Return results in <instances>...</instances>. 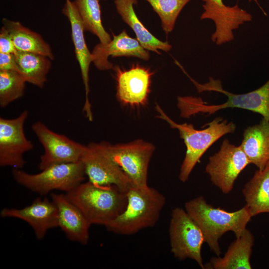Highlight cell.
I'll use <instances>...</instances> for the list:
<instances>
[{"mask_svg":"<svg viewBox=\"0 0 269 269\" xmlns=\"http://www.w3.org/2000/svg\"><path fill=\"white\" fill-rule=\"evenodd\" d=\"M62 12L67 17L70 23L75 55L80 68L85 87L86 97L83 112L86 118L92 121L93 114L88 97L90 92L89 71L90 65L92 62L91 52L89 51L85 40V29L75 1L66 0Z\"/></svg>","mask_w":269,"mask_h":269,"instance_id":"cell-16","label":"cell"},{"mask_svg":"<svg viewBox=\"0 0 269 269\" xmlns=\"http://www.w3.org/2000/svg\"><path fill=\"white\" fill-rule=\"evenodd\" d=\"M81 161L89 181L102 185H115L127 192L135 185L109 154L105 142L90 143L86 145Z\"/></svg>","mask_w":269,"mask_h":269,"instance_id":"cell-8","label":"cell"},{"mask_svg":"<svg viewBox=\"0 0 269 269\" xmlns=\"http://www.w3.org/2000/svg\"><path fill=\"white\" fill-rule=\"evenodd\" d=\"M117 81V97L123 104L131 107L145 105L150 92L151 77L149 68L134 64L128 69L114 66Z\"/></svg>","mask_w":269,"mask_h":269,"instance_id":"cell-14","label":"cell"},{"mask_svg":"<svg viewBox=\"0 0 269 269\" xmlns=\"http://www.w3.org/2000/svg\"><path fill=\"white\" fill-rule=\"evenodd\" d=\"M28 112L23 111L13 119L0 118V166L22 168L25 163L23 154L33 145L24 134V124Z\"/></svg>","mask_w":269,"mask_h":269,"instance_id":"cell-12","label":"cell"},{"mask_svg":"<svg viewBox=\"0 0 269 269\" xmlns=\"http://www.w3.org/2000/svg\"><path fill=\"white\" fill-rule=\"evenodd\" d=\"M12 174L17 183L40 196L57 190L67 193L83 182L86 176L81 161L52 164L36 174L13 168Z\"/></svg>","mask_w":269,"mask_h":269,"instance_id":"cell-6","label":"cell"},{"mask_svg":"<svg viewBox=\"0 0 269 269\" xmlns=\"http://www.w3.org/2000/svg\"><path fill=\"white\" fill-rule=\"evenodd\" d=\"M2 26L10 34L17 51L37 53L54 59L50 45L38 33L23 26L20 22L4 18Z\"/></svg>","mask_w":269,"mask_h":269,"instance_id":"cell-23","label":"cell"},{"mask_svg":"<svg viewBox=\"0 0 269 269\" xmlns=\"http://www.w3.org/2000/svg\"><path fill=\"white\" fill-rule=\"evenodd\" d=\"M185 210L201 229L204 243L217 257L221 254V237L229 231L233 232L236 238L240 237L252 217L246 206L230 212L213 207L202 196L186 202Z\"/></svg>","mask_w":269,"mask_h":269,"instance_id":"cell-2","label":"cell"},{"mask_svg":"<svg viewBox=\"0 0 269 269\" xmlns=\"http://www.w3.org/2000/svg\"><path fill=\"white\" fill-rule=\"evenodd\" d=\"M0 70L18 72L15 54L0 52Z\"/></svg>","mask_w":269,"mask_h":269,"instance_id":"cell-29","label":"cell"},{"mask_svg":"<svg viewBox=\"0 0 269 269\" xmlns=\"http://www.w3.org/2000/svg\"><path fill=\"white\" fill-rule=\"evenodd\" d=\"M255 238L246 229L242 235L230 244L224 256L212 258L204 265L207 269H250V259Z\"/></svg>","mask_w":269,"mask_h":269,"instance_id":"cell-20","label":"cell"},{"mask_svg":"<svg viewBox=\"0 0 269 269\" xmlns=\"http://www.w3.org/2000/svg\"><path fill=\"white\" fill-rule=\"evenodd\" d=\"M74 1L85 31L96 35L102 44L110 42L112 38L102 24L99 0H75Z\"/></svg>","mask_w":269,"mask_h":269,"instance_id":"cell-25","label":"cell"},{"mask_svg":"<svg viewBox=\"0 0 269 269\" xmlns=\"http://www.w3.org/2000/svg\"><path fill=\"white\" fill-rule=\"evenodd\" d=\"M15 55L18 72L25 81L43 88L51 68V59L44 55L30 52L17 51Z\"/></svg>","mask_w":269,"mask_h":269,"instance_id":"cell-24","label":"cell"},{"mask_svg":"<svg viewBox=\"0 0 269 269\" xmlns=\"http://www.w3.org/2000/svg\"><path fill=\"white\" fill-rule=\"evenodd\" d=\"M17 52L10 34L2 26L0 30V52L15 54Z\"/></svg>","mask_w":269,"mask_h":269,"instance_id":"cell-28","label":"cell"},{"mask_svg":"<svg viewBox=\"0 0 269 269\" xmlns=\"http://www.w3.org/2000/svg\"><path fill=\"white\" fill-rule=\"evenodd\" d=\"M185 71L184 73L195 85L198 92L214 91L222 93L228 99L223 104L209 105L200 98L179 96L177 107L180 116L189 118L198 113L211 115L227 108H239L257 113L269 121V79L261 87L247 93L236 94L223 89L220 80L209 77V81L200 84L192 79Z\"/></svg>","mask_w":269,"mask_h":269,"instance_id":"cell-1","label":"cell"},{"mask_svg":"<svg viewBox=\"0 0 269 269\" xmlns=\"http://www.w3.org/2000/svg\"><path fill=\"white\" fill-rule=\"evenodd\" d=\"M68 198L92 224L106 226L125 210L127 192L115 185L82 182L66 193Z\"/></svg>","mask_w":269,"mask_h":269,"instance_id":"cell-3","label":"cell"},{"mask_svg":"<svg viewBox=\"0 0 269 269\" xmlns=\"http://www.w3.org/2000/svg\"><path fill=\"white\" fill-rule=\"evenodd\" d=\"M92 62L101 71L113 69V63L108 58L119 56L134 57L143 60L150 58L148 51L144 49L136 38L130 36L126 30L117 35L113 34L110 42L106 44L99 43L91 52Z\"/></svg>","mask_w":269,"mask_h":269,"instance_id":"cell-17","label":"cell"},{"mask_svg":"<svg viewBox=\"0 0 269 269\" xmlns=\"http://www.w3.org/2000/svg\"><path fill=\"white\" fill-rule=\"evenodd\" d=\"M105 143L111 157L135 185H148V168L154 151V146L152 143L141 139L115 145Z\"/></svg>","mask_w":269,"mask_h":269,"instance_id":"cell-10","label":"cell"},{"mask_svg":"<svg viewBox=\"0 0 269 269\" xmlns=\"http://www.w3.org/2000/svg\"><path fill=\"white\" fill-rule=\"evenodd\" d=\"M50 195L57 209L58 227L69 240L87 244L91 224L66 194L52 193Z\"/></svg>","mask_w":269,"mask_h":269,"instance_id":"cell-18","label":"cell"},{"mask_svg":"<svg viewBox=\"0 0 269 269\" xmlns=\"http://www.w3.org/2000/svg\"><path fill=\"white\" fill-rule=\"evenodd\" d=\"M127 196L125 210L105 226L107 230L119 235H131L153 227L166 203L164 196L148 185H133Z\"/></svg>","mask_w":269,"mask_h":269,"instance_id":"cell-4","label":"cell"},{"mask_svg":"<svg viewBox=\"0 0 269 269\" xmlns=\"http://www.w3.org/2000/svg\"><path fill=\"white\" fill-rule=\"evenodd\" d=\"M204 9L201 20L210 19L215 26L211 39L216 45H221L234 39L233 31L245 22L251 21L253 16L241 8L237 3L233 6L219 4L212 0H201Z\"/></svg>","mask_w":269,"mask_h":269,"instance_id":"cell-13","label":"cell"},{"mask_svg":"<svg viewBox=\"0 0 269 269\" xmlns=\"http://www.w3.org/2000/svg\"><path fill=\"white\" fill-rule=\"evenodd\" d=\"M155 109L159 114L158 118L166 121L172 128L178 130L186 145V153L179 175V179L182 182L188 179L197 163L214 143L223 136L234 133L236 129L233 122L217 117L206 124L205 128L196 130L192 124H178L174 122L157 104Z\"/></svg>","mask_w":269,"mask_h":269,"instance_id":"cell-5","label":"cell"},{"mask_svg":"<svg viewBox=\"0 0 269 269\" xmlns=\"http://www.w3.org/2000/svg\"><path fill=\"white\" fill-rule=\"evenodd\" d=\"M32 129L44 149L38 164L40 170L54 164L81 161L86 145L52 131L39 121L32 125Z\"/></svg>","mask_w":269,"mask_h":269,"instance_id":"cell-11","label":"cell"},{"mask_svg":"<svg viewBox=\"0 0 269 269\" xmlns=\"http://www.w3.org/2000/svg\"><path fill=\"white\" fill-rule=\"evenodd\" d=\"M240 146L250 163L264 169L269 164V121L263 118L259 124L247 128Z\"/></svg>","mask_w":269,"mask_h":269,"instance_id":"cell-19","label":"cell"},{"mask_svg":"<svg viewBox=\"0 0 269 269\" xmlns=\"http://www.w3.org/2000/svg\"><path fill=\"white\" fill-rule=\"evenodd\" d=\"M250 164L241 148L225 139L218 152L209 158L205 170L212 183L225 194L230 192L241 172Z\"/></svg>","mask_w":269,"mask_h":269,"instance_id":"cell-9","label":"cell"},{"mask_svg":"<svg viewBox=\"0 0 269 269\" xmlns=\"http://www.w3.org/2000/svg\"><path fill=\"white\" fill-rule=\"evenodd\" d=\"M242 193L252 217L269 213V164L264 169L256 171L244 185Z\"/></svg>","mask_w":269,"mask_h":269,"instance_id":"cell-22","label":"cell"},{"mask_svg":"<svg viewBox=\"0 0 269 269\" xmlns=\"http://www.w3.org/2000/svg\"><path fill=\"white\" fill-rule=\"evenodd\" d=\"M116 10L123 20L134 31L137 40L147 51L160 54V51L168 52L172 46L153 35L139 20L135 12L134 5L137 0H115Z\"/></svg>","mask_w":269,"mask_h":269,"instance_id":"cell-21","label":"cell"},{"mask_svg":"<svg viewBox=\"0 0 269 269\" xmlns=\"http://www.w3.org/2000/svg\"><path fill=\"white\" fill-rule=\"evenodd\" d=\"M159 16L166 34L172 31L176 19L185 6L191 0H144Z\"/></svg>","mask_w":269,"mask_h":269,"instance_id":"cell-27","label":"cell"},{"mask_svg":"<svg viewBox=\"0 0 269 269\" xmlns=\"http://www.w3.org/2000/svg\"><path fill=\"white\" fill-rule=\"evenodd\" d=\"M171 252L176 259H190L205 269L201 255L203 233L185 209L176 207L171 212L169 226Z\"/></svg>","mask_w":269,"mask_h":269,"instance_id":"cell-7","label":"cell"},{"mask_svg":"<svg viewBox=\"0 0 269 269\" xmlns=\"http://www.w3.org/2000/svg\"><path fill=\"white\" fill-rule=\"evenodd\" d=\"M25 81L22 76L14 70H0V106L3 108L21 97Z\"/></svg>","mask_w":269,"mask_h":269,"instance_id":"cell-26","label":"cell"},{"mask_svg":"<svg viewBox=\"0 0 269 269\" xmlns=\"http://www.w3.org/2000/svg\"><path fill=\"white\" fill-rule=\"evenodd\" d=\"M2 218H15L28 224L36 239L42 240L47 231L58 227V212L55 203L47 198H37L24 208H5L0 213Z\"/></svg>","mask_w":269,"mask_h":269,"instance_id":"cell-15","label":"cell"},{"mask_svg":"<svg viewBox=\"0 0 269 269\" xmlns=\"http://www.w3.org/2000/svg\"><path fill=\"white\" fill-rule=\"evenodd\" d=\"M213 0V1H214L215 2H216V3H218V4H224V3L223 0ZM249 1L250 2H251V1H255V2L257 3V4L259 6V7H260V8L263 10V12L264 13V14L267 15V14H266V13L265 12V11L263 10V9L260 6L259 3V2H258V0H249Z\"/></svg>","mask_w":269,"mask_h":269,"instance_id":"cell-30","label":"cell"}]
</instances>
